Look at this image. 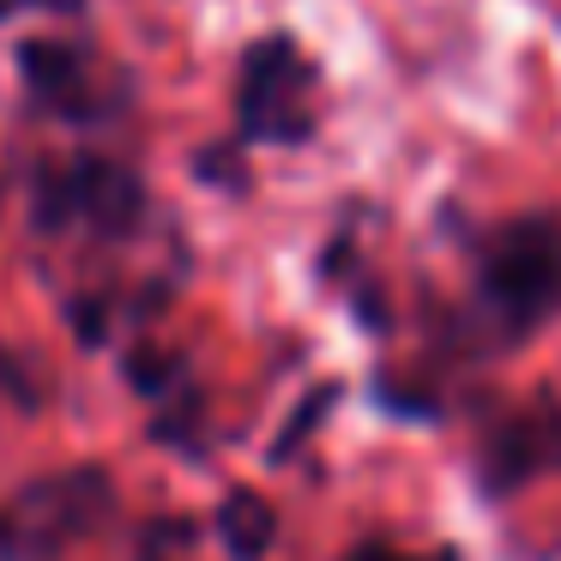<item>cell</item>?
<instances>
[{
    "instance_id": "cell-8",
    "label": "cell",
    "mask_w": 561,
    "mask_h": 561,
    "mask_svg": "<svg viewBox=\"0 0 561 561\" xmlns=\"http://www.w3.org/2000/svg\"><path fill=\"white\" fill-rule=\"evenodd\" d=\"M61 7H73V0H61Z\"/></svg>"
},
{
    "instance_id": "cell-2",
    "label": "cell",
    "mask_w": 561,
    "mask_h": 561,
    "mask_svg": "<svg viewBox=\"0 0 561 561\" xmlns=\"http://www.w3.org/2000/svg\"><path fill=\"white\" fill-rule=\"evenodd\" d=\"M242 127L254 139H308L314 127V67L302 61V49L284 37H266L248 49L242 61V91H236Z\"/></svg>"
},
{
    "instance_id": "cell-5",
    "label": "cell",
    "mask_w": 561,
    "mask_h": 561,
    "mask_svg": "<svg viewBox=\"0 0 561 561\" xmlns=\"http://www.w3.org/2000/svg\"><path fill=\"white\" fill-rule=\"evenodd\" d=\"M25 73H31V85H37V98H49L55 110L79 115V61H73V49H61V43H25Z\"/></svg>"
},
{
    "instance_id": "cell-1",
    "label": "cell",
    "mask_w": 561,
    "mask_h": 561,
    "mask_svg": "<svg viewBox=\"0 0 561 561\" xmlns=\"http://www.w3.org/2000/svg\"><path fill=\"white\" fill-rule=\"evenodd\" d=\"M483 302L507 327H537L561 308V224L556 218H513L483 248Z\"/></svg>"
},
{
    "instance_id": "cell-3",
    "label": "cell",
    "mask_w": 561,
    "mask_h": 561,
    "mask_svg": "<svg viewBox=\"0 0 561 561\" xmlns=\"http://www.w3.org/2000/svg\"><path fill=\"white\" fill-rule=\"evenodd\" d=\"M103 495V483L91 471L55 477V483H37L31 495H19L0 519V549L7 556H43V549H61L73 531H85L91 501Z\"/></svg>"
},
{
    "instance_id": "cell-4",
    "label": "cell",
    "mask_w": 561,
    "mask_h": 561,
    "mask_svg": "<svg viewBox=\"0 0 561 561\" xmlns=\"http://www.w3.org/2000/svg\"><path fill=\"white\" fill-rule=\"evenodd\" d=\"M139 182L122 170V163H103V158H85L73 170H55L43 175V218L49 224H67V218H85V224H103V230H127L139 218Z\"/></svg>"
},
{
    "instance_id": "cell-7",
    "label": "cell",
    "mask_w": 561,
    "mask_h": 561,
    "mask_svg": "<svg viewBox=\"0 0 561 561\" xmlns=\"http://www.w3.org/2000/svg\"><path fill=\"white\" fill-rule=\"evenodd\" d=\"M351 561H416V556H399V549H380V543H363V549H351Z\"/></svg>"
},
{
    "instance_id": "cell-6",
    "label": "cell",
    "mask_w": 561,
    "mask_h": 561,
    "mask_svg": "<svg viewBox=\"0 0 561 561\" xmlns=\"http://www.w3.org/2000/svg\"><path fill=\"white\" fill-rule=\"evenodd\" d=\"M224 543H230V556H242V561H260V556H266V543H272V513H266V501L236 495L230 507H224Z\"/></svg>"
}]
</instances>
